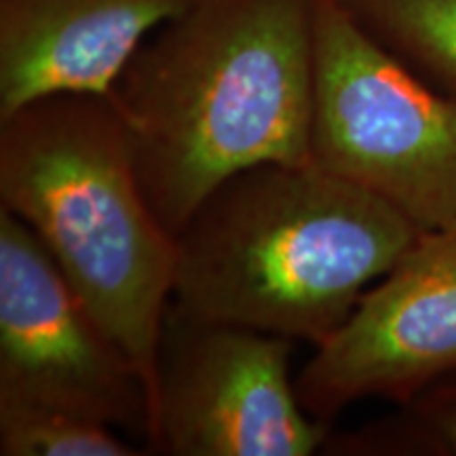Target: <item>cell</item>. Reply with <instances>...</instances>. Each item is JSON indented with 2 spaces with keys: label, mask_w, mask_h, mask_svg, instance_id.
Listing matches in <instances>:
<instances>
[{
  "label": "cell",
  "mask_w": 456,
  "mask_h": 456,
  "mask_svg": "<svg viewBox=\"0 0 456 456\" xmlns=\"http://www.w3.org/2000/svg\"><path fill=\"white\" fill-rule=\"evenodd\" d=\"M188 3L0 0V118L49 95H110L140 45Z\"/></svg>",
  "instance_id": "8"
},
{
  "label": "cell",
  "mask_w": 456,
  "mask_h": 456,
  "mask_svg": "<svg viewBox=\"0 0 456 456\" xmlns=\"http://www.w3.org/2000/svg\"><path fill=\"white\" fill-rule=\"evenodd\" d=\"M3 456H138L146 446L125 442L117 427L68 410L0 397Z\"/></svg>",
  "instance_id": "10"
},
{
  "label": "cell",
  "mask_w": 456,
  "mask_h": 456,
  "mask_svg": "<svg viewBox=\"0 0 456 456\" xmlns=\"http://www.w3.org/2000/svg\"><path fill=\"white\" fill-rule=\"evenodd\" d=\"M108 98L171 235L239 171L311 161L313 0H191Z\"/></svg>",
  "instance_id": "1"
},
{
  "label": "cell",
  "mask_w": 456,
  "mask_h": 456,
  "mask_svg": "<svg viewBox=\"0 0 456 456\" xmlns=\"http://www.w3.org/2000/svg\"><path fill=\"white\" fill-rule=\"evenodd\" d=\"M456 370V224L420 232L296 376L313 419L363 399L397 406Z\"/></svg>",
  "instance_id": "7"
},
{
  "label": "cell",
  "mask_w": 456,
  "mask_h": 456,
  "mask_svg": "<svg viewBox=\"0 0 456 456\" xmlns=\"http://www.w3.org/2000/svg\"><path fill=\"white\" fill-rule=\"evenodd\" d=\"M296 340L192 315L169 300L157 346L151 454L309 456L332 425L302 408Z\"/></svg>",
  "instance_id": "5"
},
{
  "label": "cell",
  "mask_w": 456,
  "mask_h": 456,
  "mask_svg": "<svg viewBox=\"0 0 456 456\" xmlns=\"http://www.w3.org/2000/svg\"><path fill=\"white\" fill-rule=\"evenodd\" d=\"M399 408L419 433L425 454L456 456V370Z\"/></svg>",
  "instance_id": "11"
},
{
  "label": "cell",
  "mask_w": 456,
  "mask_h": 456,
  "mask_svg": "<svg viewBox=\"0 0 456 456\" xmlns=\"http://www.w3.org/2000/svg\"><path fill=\"white\" fill-rule=\"evenodd\" d=\"M0 208L57 269L155 389L174 296L175 237L144 195L108 95L60 94L0 118Z\"/></svg>",
  "instance_id": "3"
},
{
  "label": "cell",
  "mask_w": 456,
  "mask_h": 456,
  "mask_svg": "<svg viewBox=\"0 0 456 456\" xmlns=\"http://www.w3.org/2000/svg\"><path fill=\"white\" fill-rule=\"evenodd\" d=\"M419 235L317 163H262L222 182L175 235L171 300L317 349Z\"/></svg>",
  "instance_id": "2"
},
{
  "label": "cell",
  "mask_w": 456,
  "mask_h": 456,
  "mask_svg": "<svg viewBox=\"0 0 456 456\" xmlns=\"http://www.w3.org/2000/svg\"><path fill=\"white\" fill-rule=\"evenodd\" d=\"M311 161L420 232L456 224V100L376 43L338 0H313Z\"/></svg>",
  "instance_id": "4"
},
{
  "label": "cell",
  "mask_w": 456,
  "mask_h": 456,
  "mask_svg": "<svg viewBox=\"0 0 456 456\" xmlns=\"http://www.w3.org/2000/svg\"><path fill=\"white\" fill-rule=\"evenodd\" d=\"M338 3L416 77L456 100V0Z\"/></svg>",
  "instance_id": "9"
},
{
  "label": "cell",
  "mask_w": 456,
  "mask_h": 456,
  "mask_svg": "<svg viewBox=\"0 0 456 456\" xmlns=\"http://www.w3.org/2000/svg\"><path fill=\"white\" fill-rule=\"evenodd\" d=\"M0 397L151 431L140 368L24 222L0 208Z\"/></svg>",
  "instance_id": "6"
}]
</instances>
